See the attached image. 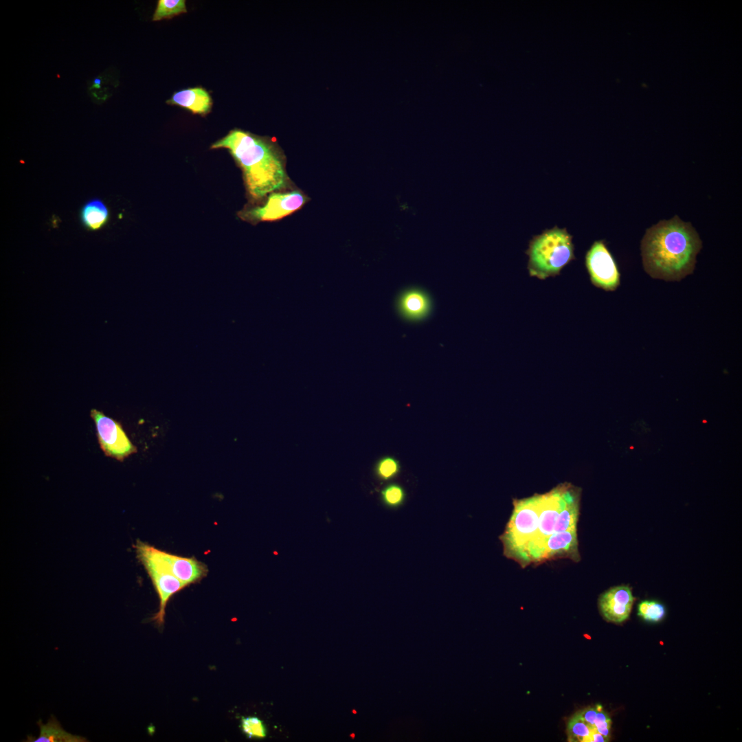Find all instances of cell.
<instances>
[{
    "mask_svg": "<svg viewBox=\"0 0 742 742\" xmlns=\"http://www.w3.org/2000/svg\"><path fill=\"white\" fill-rule=\"evenodd\" d=\"M701 248L691 223L677 215L660 220L646 229L640 241L644 270L654 279L680 281L694 271Z\"/></svg>",
    "mask_w": 742,
    "mask_h": 742,
    "instance_id": "cell-1",
    "label": "cell"
},
{
    "mask_svg": "<svg viewBox=\"0 0 742 742\" xmlns=\"http://www.w3.org/2000/svg\"><path fill=\"white\" fill-rule=\"evenodd\" d=\"M212 148H226L240 167L245 187L254 199L286 187L285 156L276 141L235 128L214 142Z\"/></svg>",
    "mask_w": 742,
    "mask_h": 742,
    "instance_id": "cell-2",
    "label": "cell"
},
{
    "mask_svg": "<svg viewBox=\"0 0 742 742\" xmlns=\"http://www.w3.org/2000/svg\"><path fill=\"white\" fill-rule=\"evenodd\" d=\"M580 492L578 488L565 483L548 493L537 494L536 530L532 540L526 546L518 561L522 567L531 563H541L544 543L550 536L577 530Z\"/></svg>",
    "mask_w": 742,
    "mask_h": 742,
    "instance_id": "cell-3",
    "label": "cell"
},
{
    "mask_svg": "<svg viewBox=\"0 0 742 742\" xmlns=\"http://www.w3.org/2000/svg\"><path fill=\"white\" fill-rule=\"evenodd\" d=\"M525 253L529 276L540 280L559 276L576 258L572 236L557 226L534 236Z\"/></svg>",
    "mask_w": 742,
    "mask_h": 742,
    "instance_id": "cell-4",
    "label": "cell"
},
{
    "mask_svg": "<svg viewBox=\"0 0 742 742\" xmlns=\"http://www.w3.org/2000/svg\"><path fill=\"white\" fill-rule=\"evenodd\" d=\"M137 558L147 572L159 598L158 611L153 617L158 625L164 622L170 598L186 585L175 576L158 554V548L137 540L134 545Z\"/></svg>",
    "mask_w": 742,
    "mask_h": 742,
    "instance_id": "cell-5",
    "label": "cell"
},
{
    "mask_svg": "<svg viewBox=\"0 0 742 742\" xmlns=\"http://www.w3.org/2000/svg\"><path fill=\"white\" fill-rule=\"evenodd\" d=\"M90 416L95 426L100 447L106 457L122 462L137 452V447L120 423L97 409H92Z\"/></svg>",
    "mask_w": 742,
    "mask_h": 742,
    "instance_id": "cell-6",
    "label": "cell"
},
{
    "mask_svg": "<svg viewBox=\"0 0 742 742\" xmlns=\"http://www.w3.org/2000/svg\"><path fill=\"white\" fill-rule=\"evenodd\" d=\"M585 264L594 286L606 291H614L619 287L620 272L604 240L592 243L586 252Z\"/></svg>",
    "mask_w": 742,
    "mask_h": 742,
    "instance_id": "cell-7",
    "label": "cell"
},
{
    "mask_svg": "<svg viewBox=\"0 0 742 742\" xmlns=\"http://www.w3.org/2000/svg\"><path fill=\"white\" fill-rule=\"evenodd\" d=\"M306 201V196L300 190L272 192L262 205L247 207L239 212V216L252 223L277 221L297 211Z\"/></svg>",
    "mask_w": 742,
    "mask_h": 742,
    "instance_id": "cell-8",
    "label": "cell"
},
{
    "mask_svg": "<svg viewBox=\"0 0 742 742\" xmlns=\"http://www.w3.org/2000/svg\"><path fill=\"white\" fill-rule=\"evenodd\" d=\"M634 600L629 585L614 586L600 596L599 610L607 621L620 624L629 618Z\"/></svg>",
    "mask_w": 742,
    "mask_h": 742,
    "instance_id": "cell-9",
    "label": "cell"
},
{
    "mask_svg": "<svg viewBox=\"0 0 742 742\" xmlns=\"http://www.w3.org/2000/svg\"><path fill=\"white\" fill-rule=\"evenodd\" d=\"M158 554L168 568L186 586L197 583L208 572L207 565L195 557H182L158 549Z\"/></svg>",
    "mask_w": 742,
    "mask_h": 742,
    "instance_id": "cell-10",
    "label": "cell"
},
{
    "mask_svg": "<svg viewBox=\"0 0 742 742\" xmlns=\"http://www.w3.org/2000/svg\"><path fill=\"white\" fill-rule=\"evenodd\" d=\"M567 558L580 560L577 530H571L550 536L545 542L541 563L550 559Z\"/></svg>",
    "mask_w": 742,
    "mask_h": 742,
    "instance_id": "cell-11",
    "label": "cell"
},
{
    "mask_svg": "<svg viewBox=\"0 0 742 742\" xmlns=\"http://www.w3.org/2000/svg\"><path fill=\"white\" fill-rule=\"evenodd\" d=\"M190 111L194 114L205 115L210 112L212 100L209 93L202 87L183 89L175 93L167 101Z\"/></svg>",
    "mask_w": 742,
    "mask_h": 742,
    "instance_id": "cell-12",
    "label": "cell"
},
{
    "mask_svg": "<svg viewBox=\"0 0 742 742\" xmlns=\"http://www.w3.org/2000/svg\"><path fill=\"white\" fill-rule=\"evenodd\" d=\"M399 308L406 318L417 320L425 317L428 314L430 302L423 292L411 290L405 292L401 297Z\"/></svg>",
    "mask_w": 742,
    "mask_h": 742,
    "instance_id": "cell-13",
    "label": "cell"
},
{
    "mask_svg": "<svg viewBox=\"0 0 742 742\" xmlns=\"http://www.w3.org/2000/svg\"><path fill=\"white\" fill-rule=\"evenodd\" d=\"M80 221L84 227L90 231L102 229L108 222L109 212L104 203L93 199L86 203L80 210Z\"/></svg>",
    "mask_w": 742,
    "mask_h": 742,
    "instance_id": "cell-14",
    "label": "cell"
},
{
    "mask_svg": "<svg viewBox=\"0 0 742 742\" xmlns=\"http://www.w3.org/2000/svg\"><path fill=\"white\" fill-rule=\"evenodd\" d=\"M38 725L40 728V734L36 738L28 737L27 741L34 742H82L86 741V739L78 736L73 735L67 732L60 723L54 717L49 719L47 723H43L42 721H38Z\"/></svg>",
    "mask_w": 742,
    "mask_h": 742,
    "instance_id": "cell-15",
    "label": "cell"
},
{
    "mask_svg": "<svg viewBox=\"0 0 742 742\" xmlns=\"http://www.w3.org/2000/svg\"><path fill=\"white\" fill-rule=\"evenodd\" d=\"M567 731V739L571 742H591L593 732H597L583 720L579 712L569 720Z\"/></svg>",
    "mask_w": 742,
    "mask_h": 742,
    "instance_id": "cell-16",
    "label": "cell"
},
{
    "mask_svg": "<svg viewBox=\"0 0 742 742\" xmlns=\"http://www.w3.org/2000/svg\"><path fill=\"white\" fill-rule=\"evenodd\" d=\"M186 12L184 0H159L153 16V21L170 19Z\"/></svg>",
    "mask_w": 742,
    "mask_h": 742,
    "instance_id": "cell-17",
    "label": "cell"
},
{
    "mask_svg": "<svg viewBox=\"0 0 742 742\" xmlns=\"http://www.w3.org/2000/svg\"><path fill=\"white\" fill-rule=\"evenodd\" d=\"M638 615L647 622H657L664 618L666 608L657 601L646 600L638 604Z\"/></svg>",
    "mask_w": 742,
    "mask_h": 742,
    "instance_id": "cell-18",
    "label": "cell"
},
{
    "mask_svg": "<svg viewBox=\"0 0 742 742\" xmlns=\"http://www.w3.org/2000/svg\"><path fill=\"white\" fill-rule=\"evenodd\" d=\"M240 728L249 739H262L267 736V730L263 722L256 717H242Z\"/></svg>",
    "mask_w": 742,
    "mask_h": 742,
    "instance_id": "cell-19",
    "label": "cell"
},
{
    "mask_svg": "<svg viewBox=\"0 0 742 742\" xmlns=\"http://www.w3.org/2000/svg\"><path fill=\"white\" fill-rule=\"evenodd\" d=\"M384 502L390 506H398L401 504L405 498V492L403 488L397 484H392L383 491Z\"/></svg>",
    "mask_w": 742,
    "mask_h": 742,
    "instance_id": "cell-20",
    "label": "cell"
},
{
    "mask_svg": "<svg viewBox=\"0 0 742 742\" xmlns=\"http://www.w3.org/2000/svg\"><path fill=\"white\" fill-rule=\"evenodd\" d=\"M598 712L594 721V728L607 739H609L611 721L607 714L603 710L602 706H596Z\"/></svg>",
    "mask_w": 742,
    "mask_h": 742,
    "instance_id": "cell-21",
    "label": "cell"
},
{
    "mask_svg": "<svg viewBox=\"0 0 742 742\" xmlns=\"http://www.w3.org/2000/svg\"><path fill=\"white\" fill-rule=\"evenodd\" d=\"M398 469V464L394 459L386 458L379 463L378 473L382 478L388 479L394 476Z\"/></svg>",
    "mask_w": 742,
    "mask_h": 742,
    "instance_id": "cell-22",
    "label": "cell"
},
{
    "mask_svg": "<svg viewBox=\"0 0 742 742\" xmlns=\"http://www.w3.org/2000/svg\"><path fill=\"white\" fill-rule=\"evenodd\" d=\"M583 720L589 725L592 728L594 723V721L596 718L598 708L597 707H588L578 712ZM595 730V729H594Z\"/></svg>",
    "mask_w": 742,
    "mask_h": 742,
    "instance_id": "cell-23",
    "label": "cell"
},
{
    "mask_svg": "<svg viewBox=\"0 0 742 742\" xmlns=\"http://www.w3.org/2000/svg\"><path fill=\"white\" fill-rule=\"evenodd\" d=\"M100 85H101V79L99 78H96L94 79V80L93 82L92 87L100 88Z\"/></svg>",
    "mask_w": 742,
    "mask_h": 742,
    "instance_id": "cell-24",
    "label": "cell"
}]
</instances>
